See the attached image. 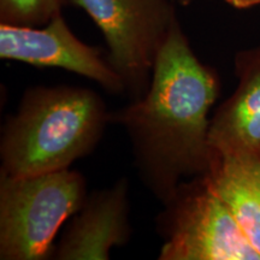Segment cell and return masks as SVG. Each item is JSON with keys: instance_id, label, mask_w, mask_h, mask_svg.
Masks as SVG:
<instances>
[{"instance_id": "9", "label": "cell", "mask_w": 260, "mask_h": 260, "mask_svg": "<svg viewBox=\"0 0 260 260\" xmlns=\"http://www.w3.org/2000/svg\"><path fill=\"white\" fill-rule=\"evenodd\" d=\"M206 176L260 255V161L218 155Z\"/></svg>"}, {"instance_id": "5", "label": "cell", "mask_w": 260, "mask_h": 260, "mask_svg": "<svg viewBox=\"0 0 260 260\" xmlns=\"http://www.w3.org/2000/svg\"><path fill=\"white\" fill-rule=\"evenodd\" d=\"M105 38L107 60L133 100L147 93L159 51L178 18L171 0H70Z\"/></svg>"}, {"instance_id": "1", "label": "cell", "mask_w": 260, "mask_h": 260, "mask_svg": "<svg viewBox=\"0 0 260 260\" xmlns=\"http://www.w3.org/2000/svg\"><path fill=\"white\" fill-rule=\"evenodd\" d=\"M219 93L218 73L195 56L177 18L147 93L110 113L129 136L142 182L162 204L184 178L206 175L218 159L210 144L209 113Z\"/></svg>"}, {"instance_id": "10", "label": "cell", "mask_w": 260, "mask_h": 260, "mask_svg": "<svg viewBox=\"0 0 260 260\" xmlns=\"http://www.w3.org/2000/svg\"><path fill=\"white\" fill-rule=\"evenodd\" d=\"M70 0H0V24L44 27Z\"/></svg>"}, {"instance_id": "3", "label": "cell", "mask_w": 260, "mask_h": 260, "mask_svg": "<svg viewBox=\"0 0 260 260\" xmlns=\"http://www.w3.org/2000/svg\"><path fill=\"white\" fill-rule=\"evenodd\" d=\"M87 195L84 177L70 169L24 177L0 175V259L53 258L58 230Z\"/></svg>"}, {"instance_id": "8", "label": "cell", "mask_w": 260, "mask_h": 260, "mask_svg": "<svg viewBox=\"0 0 260 260\" xmlns=\"http://www.w3.org/2000/svg\"><path fill=\"white\" fill-rule=\"evenodd\" d=\"M237 86L210 123V144L219 155L260 161V45L236 52Z\"/></svg>"}, {"instance_id": "6", "label": "cell", "mask_w": 260, "mask_h": 260, "mask_svg": "<svg viewBox=\"0 0 260 260\" xmlns=\"http://www.w3.org/2000/svg\"><path fill=\"white\" fill-rule=\"evenodd\" d=\"M0 58L39 68H60L94 81L107 93H126L107 54L76 38L61 14L44 27L0 24Z\"/></svg>"}, {"instance_id": "7", "label": "cell", "mask_w": 260, "mask_h": 260, "mask_svg": "<svg viewBox=\"0 0 260 260\" xmlns=\"http://www.w3.org/2000/svg\"><path fill=\"white\" fill-rule=\"evenodd\" d=\"M132 236L128 180L87 195L82 207L54 248L57 260H107L113 247L124 246Z\"/></svg>"}, {"instance_id": "2", "label": "cell", "mask_w": 260, "mask_h": 260, "mask_svg": "<svg viewBox=\"0 0 260 260\" xmlns=\"http://www.w3.org/2000/svg\"><path fill=\"white\" fill-rule=\"evenodd\" d=\"M105 103L81 87H31L0 138V175L24 177L64 170L92 153L110 123Z\"/></svg>"}, {"instance_id": "11", "label": "cell", "mask_w": 260, "mask_h": 260, "mask_svg": "<svg viewBox=\"0 0 260 260\" xmlns=\"http://www.w3.org/2000/svg\"><path fill=\"white\" fill-rule=\"evenodd\" d=\"M235 9H249L260 5V0H224Z\"/></svg>"}, {"instance_id": "12", "label": "cell", "mask_w": 260, "mask_h": 260, "mask_svg": "<svg viewBox=\"0 0 260 260\" xmlns=\"http://www.w3.org/2000/svg\"><path fill=\"white\" fill-rule=\"evenodd\" d=\"M177 2L180 3V4H181L182 6H187V5L191 4V3H193L194 0H177Z\"/></svg>"}, {"instance_id": "4", "label": "cell", "mask_w": 260, "mask_h": 260, "mask_svg": "<svg viewBox=\"0 0 260 260\" xmlns=\"http://www.w3.org/2000/svg\"><path fill=\"white\" fill-rule=\"evenodd\" d=\"M164 207L159 260H260L206 175L182 182Z\"/></svg>"}]
</instances>
